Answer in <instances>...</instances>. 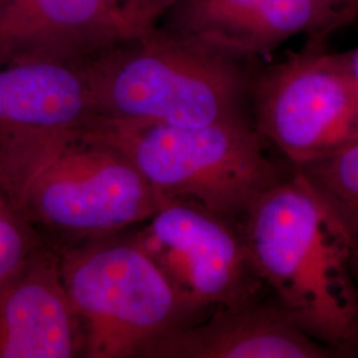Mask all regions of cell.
Returning <instances> with one entry per match:
<instances>
[{
  "label": "cell",
  "instance_id": "1",
  "mask_svg": "<svg viewBox=\"0 0 358 358\" xmlns=\"http://www.w3.org/2000/svg\"><path fill=\"white\" fill-rule=\"evenodd\" d=\"M241 229L269 300L316 341L355 356V245L304 177L289 166L248 207Z\"/></svg>",
  "mask_w": 358,
  "mask_h": 358
},
{
  "label": "cell",
  "instance_id": "12",
  "mask_svg": "<svg viewBox=\"0 0 358 358\" xmlns=\"http://www.w3.org/2000/svg\"><path fill=\"white\" fill-rule=\"evenodd\" d=\"M150 358H336L288 320L269 299L217 308L205 321L165 334L142 352Z\"/></svg>",
  "mask_w": 358,
  "mask_h": 358
},
{
  "label": "cell",
  "instance_id": "10",
  "mask_svg": "<svg viewBox=\"0 0 358 358\" xmlns=\"http://www.w3.org/2000/svg\"><path fill=\"white\" fill-rule=\"evenodd\" d=\"M166 11L167 29L236 57L303 34L321 41L338 28L321 0H176Z\"/></svg>",
  "mask_w": 358,
  "mask_h": 358
},
{
  "label": "cell",
  "instance_id": "7",
  "mask_svg": "<svg viewBox=\"0 0 358 358\" xmlns=\"http://www.w3.org/2000/svg\"><path fill=\"white\" fill-rule=\"evenodd\" d=\"M202 315L263 297L241 224L187 198H170L131 234Z\"/></svg>",
  "mask_w": 358,
  "mask_h": 358
},
{
  "label": "cell",
  "instance_id": "3",
  "mask_svg": "<svg viewBox=\"0 0 358 358\" xmlns=\"http://www.w3.org/2000/svg\"><path fill=\"white\" fill-rule=\"evenodd\" d=\"M85 136L124 154L165 198H187L241 224L284 170L245 117L201 128L94 118Z\"/></svg>",
  "mask_w": 358,
  "mask_h": 358
},
{
  "label": "cell",
  "instance_id": "17",
  "mask_svg": "<svg viewBox=\"0 0 358 358\" xmlns=\"http://www.w3.org/2000/svg\"><path fill=\"white\" fill-rule=\"evenodd\" d=\"M346 69L358 88V47L348 52H341Z\"/></svg>",
  "mask_w": 358,
  "mask_h": 358
},
{
  "label": "cell",
  "instance_id": "16",
  "mask_svg": "<svg viewBox=\"0 0 358 358\" xmlns=\"http://www.w3.org/2000/svg\"><path fill=\"white\" fill-rule=\"evenodd\" d=\"M334 17L337 27L346 26L358 17V0H321Z\"/></svg>",
  "mask_w": 358,
  "mask_h": 358
},
{
  "label": "cell",
  "instance_id": "9",
  "mask_svg": "<svg viewBox=\"0 0 358 358\" xmlns=\"http://www.w3.org/2000/svg\"><path fill=\"white\" fill-rule=\"evenodd\" d=\"M149 29L125 0H0V64L83 63Z\"/></svg>",
  "mask_w": 358,
  "mask_h": 358
},
{
  "label": "cell",
  "instance_id": "13",
  "mask_svg": "<svg viewBox=\"0 0 358 358\" xmlns=\"http://www.w3.org/2000/svg\"><path fill=\"white\" fill-rule=\"evenodd\" d=\"M294 167L331 208L358 250V141Z\"/></svg>",
  "mask_w": 358,
  "mask_h": 358
},
{
  "label": "cell",
  "instance_id": "2",
  "mask_svg": "<svg viewBox=\"0 0 358 358\" xmlns=\"http://www.w3.org/2000/svg\"><path fill=\"white\" fill-rule=\"evenodd\" d=\"M236 56L155 27L83 62L96 118L201 128L244 117Z\"/></svg>",
  "mask_w": 358,
  "mask_h": 358
},
{
  "label": "cell",
  "instance_id": "5",
  "mask_svg": "<svg viewBox=\"0 0 358 358\" xmlns=\"http://www.w3.org/2000/svg\"><path fill=\"white\" fill-rule=\"evenodd\" d=\"M169 199L124 154L83 133L27 179L8 202L36 230L68 244L142 224Z\"/></svg>",
  "mask_w": 358,
  "mask_h": 358
},
{
  "label": "cell",
  "instance_id": "4",
  "mask_svg": "<svg viewBox=\"0 0 358 358\" xmlns=\"http://www.w3.org/2000/svg\"><path fill=\"white\" fill-rule=\"evenodd\" d=\"M55 250L83 325L84 357H141L152 343L202 316L131 235Z\"/></svg>",
  "mask_w": 358,
  "mask_h": 358
},
{
  "label": "cell",
  "instance_id": "8",
  "mask_svg": "<svg viewBox=\"0 0 358 358\" xmlns=\"http://www.w3.org/2000/svg\"><path fill=\"white\" fill-rule=\"evenodd\" d=\"M94 118L81 63H1L0 194L10 199Z\"/></svg>",
  "mask_w": 358,
  "mask_h": 358
},
{
  "label": "cell",
  "instance_id": "18",
  "mask_svg": "<svg viewBox=\"0 0 358 358\" xmlns=\"http://www.w3.org/2000/svg\"><path fill=\"white\" fill-rule=\"evenodd\" d=\"M353 272L356 279V288H357V319L355 327V338H353V350L355 356H358V250L355 248V257H353Z\"/></svg>",
  "mask_w": 358,
  "mask_h": 358
},
{
  "label": "cell",
  "instance_id": "14",
  "mask_svg": "<svg viewBox=\"0 0 358 358\" xmlns=\"http://www.w3.org/2000/svg\"><path fill=\"white\" fill-rule=\"evenodd\" d=\"M47 243L34 226L0 194V282Z\"/></svg>",
  "mask_w": 358,
  "mask_h": 358
},
{
  "label": "cell",
  "instance_id": "6",
  "mask_svg": "<svg viewBox=\"0 0 358 358\" xmlns=\"http://www.w3.org/2000/svg\"><path fill=\"white\" fill-rule=\"evenodd\" d=\"M248 90L257 134L292 166L358 141V88L343 55L321 41L271 65Z\"/></svg>",
  "mask_w": 358,
  "mask_h": 358
},
{
  "label": "cell",
  "instance_id": "11",
  "mask_svg": "<svg viewBox=\"0 0 358 358\" xmlns=\"http://www.w3.org/2000/svg\"><path fill=\"white\" fill-rule=\"evenodd\" d=\"M85 336L45 243L0 282V358L84 357Z\"/></svg>",
  "mask_w": 358,
  "mask_h": 358
},
{
  "label": "cell",
  "instance_id": "15",
  "mask_svg": "<svg viewBox=\"0 0 358 358\" xmlns=\"http://www.w3.org/2000/svg\"><path fill=\"white\" fill-rule=\"evenodd\" d=\"M133 17L145 28H153L157 16L176 1V0H125Z\"/></svg>",
  "mask_w": 358,
  "mask_h": 358
}]
</instances>
